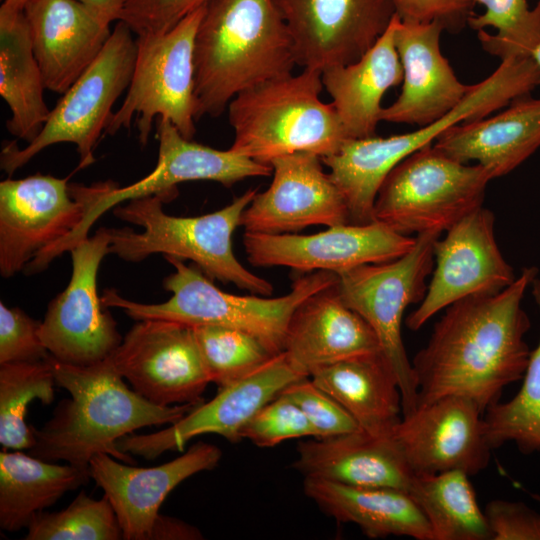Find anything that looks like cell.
<instances>
[{
  "label": "cell",
  "instance_id": "e575fe53",
  "mask_svg": "<svg viewBox=\"0 0 540 540\" xmlns=\"http://www.w3.org/2000/svg\"><path fill=\"white\" fill-rule=\"evenodd\" d=\"M484 7L468 24L483 49L501 60L531 57L540 44V0L530 9L527 0H472Z\"/></svg>",
  "mask_w": 540,
  "mask_h": 540
},
{
  "label": "cell",
  "instance_id": "d6a6232c",
  "mask_svg": "<svg viewBox=\"0 0 540 540\" xmlns=\"http://www.w3.org/2000/svg\"><path fill=\"white\" fill-rule=\"evenodd\" d=\"M531 286L540 308V280L536 278ZM483 421L491 449L514 442L523 454L540 451V341L531 351L518 393L509 401L489 406Z\"/></svg>",
  "mask_w": 540,
  "mask_h": 540
},
{
  "label": "cell",
  "instance_id": "60d3db41",
  "mask_svg": "<svg viewBox=\"0 0 540 540\" xmlns=\"http://www.w3.org/2000/svg\"><path fill=\"white\" fill-rule=\"evenodd\" d=\"M211 0H128L119 21L136 36L162 34Z\"/></svg>",
  "mask_w": 540,
  "mask_h": 540
},
{
  "label": "cell",
  "instance_id": "2e32d148",
  "mask_svg": "<svg viewBox=\"0 0 540 540\" xmlns=\"http://www.w3.org/2000/svg\"><path fill=\"white\" fill-rule=\"evenodd\" d=\"M85 202L69 183L40 173L0 183V274L10 278L82 221Z\"/></svg>",
  "mask_w": 540,
  "mask_h": 540
},
{
  "label": "cell",
  "instance_id": "ffe728a7",
  "mask_svg": "<svg viewBox=\"0 0 540 540\" xmlns=\"http://www.w3.org/2000/svg\"><path fill=\"white\" fill-rule=\"evenodd\" d=\"M270 186L243 211L245 232L296 233L309 226L349 223L346 201L319 155L296 152L274 158Z\"/></svg>",
  "mask_w": 540,
  "mask_h": 540
},
{
  "label": "cell",
  "instance_id": "f6af8a7d",
  "mask_svg": "<svg viewBox=\"0 0 540 540\" xmlns=\"http://www.w3.org/2000/svg\"><path fill=\"white\" fill-rule=\"evenodd\" d=\"M93 12L101 21L111 24L119 21L128 0H77Z\"/></svg>",
  "mask_w": 540,
  "mask_h": 540
},
{
  "label": "cell",
  "instance_id": "f546056e",
  "mask_svg": "<svg viewBox=\"0 0 540 540\" xmlns=\"http://www.w3.org/2000/svg\"><path fill=\"white\" fill-rule=\"evenodd\" d=\"M45 89L24 11L0 8V95L11 112L6 128L13 136L30 143L40 133L51 112Z\"/></svg>",
  "mask_w": 540,
  "mask_h": 540
},
{
  "label": "cell",
  "instance_id": "52a82bcc",
  "mask_svg": "<svg viewBox=\"0 0 540 540\" xmlns=\"http://www.w3.org/2000/svg\"><path fill=\"white\" fill-rule=\"evenodd\" d=\"M492 179L483 166L461 163L428 144L386 176L374 202L373 218L404 236L442 233L482 207Z\"/></svg>",
  "mask_w": 540,
  "mask_h": 540
},
{
  "label": "cell",
  "instance_id": "7c38bea8",
  "mask_svg": "<svg viewBox=\"0 0 540 540\" xmlns=\"http://www.w3.org/2000/svg\"><path fill=\"white\" fill-rule=\"evenodd\" d=\"M109 246L107 228H100L70 250V281L49 303L39 330L42 343L59 362L92 365L108 358L122 342L97 292L98 270Z\"/></svg>",
  "mask_w": 540,
  "mask_h": 540
},
{
  "label": "cell",
  "instance_id": "4dcf8cb0",
  "mask_svg": "<svg viewBox=\"0 0 540 540\" xmlns=\"http://www.w3.org/2000/svg\"><path fill=\"white\" fill-rule=\"evenodd\" d=\"M89 468L48 462L22 452H0V527L15 532L66 492L88 483Z\"/></svg>",
  "mask_w": 540,
  "mask_h": 540
},
{
  "label": "cell",
  "instance_id": "836d02e7",
  "mask_svg": "<svg viewBox=\"0 0 540 540\" xmlns=\"http://www.w3.org/2000/svg\"><path fill=\"white\" fill-rule=\"evenodd\" d=\"M49 358L0 365V443L5 450H30L35 444L24 416L33 400L45 405L54 400L56 380Z\"/></svg>",
  "mask_w": 540,
  "mask_h": 540
},
{
  "label": "cell",
  "instance_id": "7402d4cb",
  "mask_svg": "<svg viewBox=\"0 0 540 540\" xmlns=\"http://www.w3.org/2000/svg\"><path fill=\"white\" fill-rule=\"evenodd\" d=\"M438 22H405L398 17L395 46L403 69L397 99L382 109L381 121L428 125L452 111L473 85L459 81L440 49Z\"/></svg>",
  "mask_w": 540,
  "mask_h": 540
},
{
  "label": "cell",
  "instance_id": "74e56055",
  "mask_svg": "<svg viewBox=\"0 0 540 540\" xmlns=\"http://www.w3.org/2000/svg\"><path fill=\"white\" fill-rule=\"evenodd\" d=\"M240 435L262 448L288 439L318 437L298 406L281 394L261 407L244 425Z\"/></svg>",
  "mask_w": 540,
  "mask_h": 540
},
{
  "label": "cell",
  "instance_id": "bcb514c9",
  "mask_svg": "<svg viewBox=\"0 0 540 540\" xmlns=\"http://www.w3.org/2000/svg\"><path fill=\"white\" fill-rule=\"evenodd\" d=\"M31 0H4L1 9L11 12H22Z\"/></svg>",
  "mask_w": 540,
  "mask_h": 540
},
{
  "label": "cell",
  "instance_id": "b9f144b4",
  "mask_svg": "<svg viewBox=\"0 0 540 540\" xmlns=\"http://www.w3.org/2000/svg\"><path fill=\"white\" fill-rule=\"evenodd\" d=\"M396 14L405 22H438L444 31L458 33L474 14L472 0H393Z\"/></svg>",
  "mask_w": 540,
  "mask_h": 540
},
{
  "label": "cell",
  "instance_id": "e0dca14e",
  "mask_svg": "<svg viewBox=\"0 0 540 540\" xmlns=\"http://www.w3.org/2000/svg\"><path fill=\"white\" fill-rule=\"evenodd\" d=\"M306 378L283 351L241 380L218 388L209 402H202L169 427L150 434H127L117 440L125 453L147 460L166 451L183 450L192 438L218 434L227 441L239 442L241 430L251 417L291 383Z\"/></svg>",
  "mask_w": 540,
  "mask_h": 540
},
{
  "label": "cell",
  "instance_id": "d4e9b609",
  "mask_svg": "<svg viewBox=\"0 0 540 540\" xmlns=\"http://www.w3.org/2000/svg\"><path fill=\"white\" fill-rule=\"evenodd\" d=\"M297 454L293 467L304 478L408 492L414 477L392 435L363 429L301 441Z\"/></svg>",
  "mask_w": 540,
  "mask_h": 540
},
{
  "label": "cell",
  "instance_id": "7a4b0ae2",
  "mask_svg": "<svg viewBox=\"0 0 540 540\" xmlns=\"http://www.w3.org/2000/svg\"><path fill=\"white\" fill-rule=\"evenodd\" d=\"M49 360L56 385L71 398L59 402L41 428L30 425L35 444L29 454L44 461L89 468L93 455L106 453L133 464L117 447L118 439L143 427L174 424L200 404L161 406L148 401L124 383L109 358L88 366L52 356Z\"/></svg>",
  "mask_w": 540,
  "mask_h": 540
},
{
  "label": "cell",
  "instance_id": "7bdbcfd3",
  "mask_svg": "<svg viewBox=\"0 0 540 540\" xmlns=\"http://www.w3.org/2000/svg\"><path fill=\"white\" fill-rule=\"evenodd\" d=\"M484 512L492 540H540V513L524 503L493 500Z\"/></svg>",
  "mask_w": 540,
  "mask_h": 540
},
{
  "label": "cell",
  "instance_id": "d590c367",
  "mask_svg": "<svg viewBox=\"0 0 540 540\" xmlns=\"http://www.w3.org/2000/svg\"><path fill=\"white\" fill-rule=\"evenodd\" d=\"M192 328L209 380L218 388L241 380L275 356L247 332L213 325Z\"/></svg>",
  "mask_w": 540,
  "mask_h": 540
},
{
  "label": "cell",
  "instance_id": "7dc6e473",
  "mask_svg": "<svg viewBox=\"0 0 540 540\" xmlns=\"http://www.w3.org/2000/svg\"><path fill=\"white\" fill-rule=\"evenodd\" d=\"M531 57L535 61L536 65L539 68L540 71V44L536 47V49L533 51Z\"/></svg>",
  "mask_w": 540,
  "mask_h": 540
},
{
  "label": "cell",
  "instance_id": "f35d334b",
  "mask_svg": "<svg viewBox=\"0 0 540 540\" xmlns=\"http://www.w3.org/2000/svg\"><path fill=\"white\" fill-rule=\"evenodd\" d=\"M307 378L291 383L279 394L298 406L316 430L317 438L336 436L361 429L353 417L332 396Z\"/></svg>",
  "mask_w": 540,
  "mask_h": 540
},
{
  "label": "cell",
  "instance_id": "ba28073f",
  "mask_svg": "<svg viewBox=\"0 0 540 540\" xmlns=\"http://www.w3.org/2000/svg\"><path fill=\"white\" fill-rule=\"evenodd\" d=\"M132 34L118 21L100 54L59 99L37 137L22 149L15 141L4 145L0 164L7 174L58 143L76 146L79 168L95 162L94 149L113 116V105L131 82L137 54Z\"/></svg>",
  "mask_w": 540,
  "mask_h": 540
},
{
  "label": "cell",
  "instance_id": "603a6c76",
  "mask_svg": "<svg viewBox=\"0 0 540 540\" xmlns=\"http://www.w3.org/2000/svg\"><path fill=\"white\" fill-rule=\"evenodd\" d=\"M24 15L45 88L60 94L93 63L112 32L77 0H31Z\"/></svg>",
  "mask_w": 540,
  "mask_h": 540
},
{
  "label": "cell",
  "instance_id": "8fae6325",
  "mask_svg": "<svg viewBox=\"0 0 540 540\" xmlns=\"http://www.w3.org/2000/svg\"><path fill=\"white\" fill-rule=\"evenodd\" d=\"M158 160L154 170L141 180L118 187L114 182L84 186L86 209L82 221L54 245L61 255L88 237L93 224L115 206L150 195L170 201L178 194L177 185L189 181H215L226 187L250 177L272 174L269 164L257 162L232 149L218 150L183 137L168 119H159Z\"/></svg>",
  "mask_w": 540,
  "mask_h": 540
},
{
  "label": "cell",
  "instance_id": "8992f818",
  "mask_svg": "<svg viewBox=\"0 0 540 540\" xmlns=\"http://www.w3.org/2000/svg\"><path fill=\"white\" fill-rule=\"evenodd\" d=\"M321 73L304 68L238 93L227 107L234 131L230 149L269 165L296 152L321 158L337 153L351 139L332 104L320 98Z\"/></svg>",
  "mask_w": 540,
  "mask_h": 540
},
{
  "label": "cell",
  "instance_id": "4fadbf2b",
  "mask_svg": "<svg viewBox=\"0 0 540 540\" xmlns=\"http://www.w3.org/2000/svg\"><path fill=\"white\" fill-rule=\"evenodd\" d=\"M108 358L135 392L161 406L201 403L210 383L193 328L174 321L139 320Z\"/></svg>",
  "mask_w": 540,
  "mask_h": 540
},
{
  "label": "cell",
  "instance_id": "484cf974",
  "mask_svg": "<svg viewBox=\"0 0 540 540\" xmlns=\"http://www.w3.org/2000/svg\"><path fill=\"white\" fill-rule=\"evenodd\" d=\"M433 147L461 163L475 161L493 178L504 176L540 147V99L520 97L492 117L453 125Z\"/></svg>",
  "mask_w": 540,
  "mask_h": 540
},
{
  "label": "cell",
  "instance_id": "83f0119b",
  "mask_svg": "<svg viewBox=\"0 0 540 540\" xmlns=\"http://www.w3.org/2000/svg\"><path fill=\"white\" fill-rule=\"evenodd\" d=\"M304 492L325 514L353 523L369 538L406 536L433 540L429 523L410 494L304 478Z\"/></svg>",
  "mask_w": 540,
  "mask_h": 540
},
{
  "label": "cell",
  "instance_id": "8d00e7d4",
  "mask_svg": "<svg viewBox=\"0 0 540 540\" xmlns=\"http://www.w3.org/2000/svg\"><path fill=\"white\" fill-rule=\"evenodd\" d=\"M26 540L123 539L116 513L104 495L96 500L81 491L70 505L54 513H38L27 527Z\"/></svg>",
  "mask_w": 540,
  "mask_h": 540
},
{
  "label": "cell",
  "instance_id": "d6986e66",
  "mask_svg": "<svg viewBox=\"0 0 540 540\" xmlns=\"http://www.w3.org/2000/svg\"><path fill=\"white\" fill-rule=\"evenodd\" d=\"M483 412L470 398L441 397L403 416L392 432L414 475L462 471L475 475L490 460Z\"/></svg>",
  "mask_w": 540,
  "mask_h": 540
},
{
  "label": "cell",
  "instance_id": "9c48e42d",
  "mask_svg": "<svg viewBox=\"0 0 540 540\" xmlns=\"http://www.w3.org/2000/svg\"><path fill=\"white\" fill-rule=\"evenodd\" d=\"M440 232L415 236L413 248L403 256L382 263L365 264L337 273L342 301L357 312L375 332L383 355L392 366L401 390L402 413L417 406V385L401 335L409 305L421 303L432 274L434 245Z\"/></svg>",
  "mask_w": 540,
  "mask_h": 540
},
{
  "label": "cell",
  "instance_id": "277c9868",
  "mask_svg": "<svg viewBox=\"0 0 540 540\" xmlns=\"http://www.w3.org/2000/svg\"><path fill=\"white\" fill-rule=\"evenodd\" d=\"M257 189H249L224 208L196 217H178L163 210L165 200L150 195L117 205L115 217L138 225L141 232L107 228L114 254L127 262H141L152 254L190 260L211 280L232 283L252 294L268 296L273 285L247 270L235 257L232 235Z\"/></svg>",
  "mask_w": 540,
  "mask_h": 540
},
{
  "label": "cell",
  "instance_id": "44dd1931",
  "mask_svg": "<svg viewBox=\"0 0 540 540\" xmlns=\"http://www.w3.org/2000/svg\"><path fill=\"white\" fill-rule=\"evenodd\" d=\"M222 457L212 444L197 442L184 454L151 468H141L97 453L89 461L91 478L109 499L124 540H151L159 508L181 482L201 471L215 468Z\"/></svg>",
  "mask_w": 540,
  "mask_h": 540
},
{
  "label": "cell",
  "instance_id": "cb8c5ba5",
  "mask_svg": "<svg viewBox=\"0 0 540 540\" xmlns=\"http://www.w3.org/2000/svg\"><path fill=\"white\" fill-rule=\"evenodd\" d=\"M336 284L305 299L288 324L284 352L306 377L345 359L382 352L373 329L342 301Z\"/></svg>",
  "mask_w": 540,
  "mask_h": 540
},
{
  "label": "cell",
  "instance_id": "1f68e13d",
  "mask_svg": "<svg viewBox=\"0 0 540 540\" xmlns=\"http://www.w3.org/2000/svg\"><path fill=\"white\" fill-rule=\"evenodd\" d=\"M468 477L457 470L414 475L408 493L426 517L433 540H492Z\"/></svg>",
  "mask_w": 540,
  "mask_h": 540
},
{
  "label": "cell",
  "instance_id": "30bf717a",
  "mask_svg": "<svg viewBox=\"0 0 540 540\" xmlns=\"http://www.w3.org/2000/svg\"><path fill=\"white\" fill-rule=\"evenodd\" d=\"M207 6V5H206ZM206 6L162 34L137 36V54L131 82L119 109L105 130L115 134L136 120L141 144L148 142L153 121L168 119L180 134L196 133L194 44Z\"/></svg>",
  "mask_w": 540,
  "mask_h": 540
},
{
  "label": "cell",
  "instance_id": "5bb4252c",
  "mask_svg": "<svg viewBox=\"0 0 540 540\" xmlns=\"http://www.w3.org/2000/svg\"><path fill=\"white\" fill-rule=\"evenodd\" d=\"M435 242V265L427 292L406 319L419 330L431 317L471 296L496 294L516 279L495 238V215L480 207L446 231Z\"/></svg>",
  "mask_w": 540,
  "mask_h": 540
},
{
  "label": "cell",
  "instance_id": "f1b7e54d",
  "mask_svg": "<svg viewBox=\"0 0 540 540\" xmlns=\"http://www.w3.org/2000/svg\"><path fill=\"white\" fill-rule=\"evenodd\" d=\"M310 377L367 432L392 435L403 417L399 382L382 352L336 362Z\"/></svg>",
  "mask_w": 540,
  "mask_h": 540
},
{
  "label": "cell",
  "instance_id": "ee69618b",
  "mask_svg": "<svg viewBox=\"0 0 540 540\" xmlns=\"http://www.w3.org/2000/svg\"><path fill=\"white\" fill-rule=\"evenodd\" d=\"M203 539L201 532L182 520L161 515L152 532L151 540H198Z\"/></svg>",
  "mask_w": 540,
  "mask_h": 540
},
{
  "label": "cell",
  "instance_id": "4316f807",
  "mask_svg": "<svg viewBox=\"0 0 540 540\" xmlns=\"http://www.w3.org/2000/svg\"><path fill=\"white\" fill-rule=\"evenodd\" d=\"M397 14L377 42L358 60L325 69L323 87L349 139L375 136L385 93L402 83L403 69L395 46Z\"/></svg>",
  "mask_w": 540,
  "mask_h": 540
},
{
  "label": "cell",
  "instance_id": "3957f363",
  "mask_svg": "<svg viewBox=\"0 0 540 540\" xmlns=\"http://www.w3.org/2000/svg\"><path fill=\"white\" fill-rule=\"evenodd\" d=\"M296 65L274 0H211L194 44L196 120L220 116L238 93L290 75Z\"/></svg>",
  "mask_w": 540,
  "mask_h": 540
},
{
  "label": "cell",
  "instance_id": "ac0fdd59",
  "mask_svg": "<svg viewBox=\"0 0 540 540\" xmlns=\"http://www.w3.org/2000/svg\"><path fill=\"white\" fill-rule=\"evenodd\" d=\"M415 237L404 236L386 225L345 223L312 235L245 232L243 245L256 267H289L299 272L339 273L365 264L395 260L409 252Z\"/></svg>",
  "mask_w": 540,
  "mask_h": 540
},
{
  "label": "cell",
  "instance_id": "6da1fadb",
  "mask_svg": "<svg viewBox=\"0 0 540 540\" xmlns=\"http://www.w3.org/2000/svg\"><path fill=\"white\" fill-rule=\"evenodd\" d=\"M537 274L536 267H526L499 293L467 297L446 308L411 361L416 408L459 395L484 413L500 401L506 386L523 378L531 354L524 336L531 323L521 303Z\"/></svg>",
  "mask_w": 540,
  "mask_h": 540
},
{
  "label": "cell",
  "instance_id": "ab89813d",
  "mask_svg": "<svg viewBox=\"0 0 540 540\" xmlns=\"http://www.w3.org/2000/svg\"><path fill=\"white\" fill-rule=\"evenodd\" d=\"M40 326L22 309L9 308L1 301L0 365L48 359L51 355L41 341Z\"/></svg>",
  "mask_w": 540,
  "mask_h": 540
},
{
  "label": "cell",
  "instance_id": "5b68a950",
  "mask_svg": "<svg viewBox=\"0 0 540 540\" xmlns=\"http://www.w3.org/2000/svg\"><path fill=\"white\" fill-rule=\"evenodd\" d=\"M175 272L165 277L163 288L172 293L162 303H140L122 297L115 289L101 296L104 306L121 309L134 320L161 319L191 327L201 325L238 329L257 337L273 353L284 351L290 318L309 296L334 285V272L315 271L298 277L286 295L264 298L239 296L217 288L198 267L164 256Z\"/></svg>",
  "mask_w": 540,
  "mask_h": 540
},
{
  "label": "cell",
  "instance_id": "9a60e30c",
  "mask_svg": "<svg viewBox=\"0 0 540 540\" xmlns=\"http://www.w3.org/2000/svg\"><path fill=\"white\" fill-rule=\"evenodd\" d=\"M297 65L324 71L358 60L396 15L393 0H274Z\"/></svg>",
  "mask_w": 540,
  "mask_h": 540
}]
</instances>
